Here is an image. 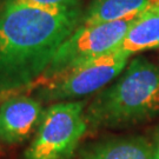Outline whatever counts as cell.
<instances>
[{
  "label": "cell",
  "mask_w": 159,
  "mask_h": 159,
  "mask_svg": "<svg viewBox=\"0 0 159 159\" xmlns=\"http://www.w3.org/2000/svg\"><path fill=\"white\" fill-rule=\"evenodd\" d=\"M83 8L0 6V96L34 85L59 46L81 24Z\"/></svg>",
  "instance_id": "cell-1"
},
{
  "label": "cell",
  "mask_w": 159,
  "mask_h": 159,
  "mask_svg": "<svg viewBox=\"0 0 159 159\" xmlns=\"http://www.w3.org/2000/svg\"><path fill=\"white\" fill-rule=\"evenodd\" d=\"M159 114V66L144 57L129 61L87 106L89 127H124Z\"/></svg>",
  "instance_id": "cell-2"
},
{
  "label": "cell",
  "mask_w": 159,
  "mask_h": 159,
  "mask_svg": "<svg viewBox=\"0 0 159 159\" xmlns=\"http://www.w3.org/2000/svg\"><path fill=\"white\" fill-rule=\"evenodd\" d=\"M84 100L51 104L44 111L24 159H68L89 129Z\"/></svg>",
  "instance_id": "cell-3"
},
{
  "label": "cell",
  "mask_w": 159,
  "mask_h": 159,
  "mask_svg": "<svg viewBox=\"0 0 159 159\" xmlns=\"http://www.w3.org/2000/svg\"><path fill=\"white\" fill-rule=\"evenodd\" d=\"M136 18L97 25H79L59 46L43 79L45 81L53 79L72 68L113 52Z\"/></svg>",
  "instance_id": "cell-4"
},
{
  "label": "cell",
  "mask_w": 159,
  "mask_h": 159,
  "mask_svg": "<svg viewBox=\"0 0 159 159\" xmlns=\"http://www.w3.org/2000/svg\"><path fill=\"white\" fill-rule=\"evenodd\" d=\"M129 64V57L113 51L47 80L35 92L40 102L75 100L102 90L119 75Z\"/></svg>",
  "instance_id": "cell-5"
},
{
  "label": "cell",
  "mask_w": 159,
  "mask_h": 159,
  "mask_svg": "<svg viewBox=\"0 0 159 159\" xmlns=\"http://www.w3.org/2000/svg\"><path fill=\"white\" fill-rule=\"evenodd\" d=\"M44 111L35 97L7 98L0 105V143L13 145L26 140L37 131Z\"/></svg>",
  "instance_id": "cell-6"
},
{
  "label": "cell",
  "mask_w": 159,
  "mask_h": 159,
  "mask_svg": "<svg viewBox=\"0 0 159 159\" xmlns=\"http://www.w3.org/2000/svg\"><path fill=\"white\" fill-rule=\"evenodd\" d=\"M159 48V2H154L133 20L114 51L130 58L138 52Z\"/></svg>",
  "instance_id": "cell-7"
},
{
  "label": "cell",
  "mask_w": 159,
  "mask_h": 159,
  "mask_svg": "<svg viewBox=\"0 0 159 159\" xmlns=\"http://www.w3.org/2000/svg\"><path fill=\"white\" fill-rule=\"evenodd\" d=\"M157 0H92L80 25L113 23L138 17Z\"/></svg>",
  "instance_id": "cell-8"
},
{
  "label": "cell",
  "mask_w": 159,
  "mask_h": 159,
  "mask_svg": "<svg viewBox=\"0 0 159 159\" xmlns=\"http://www.w3.org/2000/svg\"><path fill=\"white\" fill-rule=\"evenodd\" d=\"M84 159H153V144L145 137L113 138L97 143Z\"/></svg>",
  "instance_id": "cell-9"
},
{
  "label": "cell",
  "mask_w": 159,
  "mask_h": 159,
  "mask_svg": "<svg viewBox=\"0 0 159 159\" xmlns=\"http://www.w3.org/2000/svg\"><path fill=\"white\" fill-rule=\"evenodd\" d=\"M83 0H1V5H25L52 8V10H71L80 7Z\"/></svg>",
  "instance_id": "cell-10"
},
{
  "label": "cell",
  "mask_w": 159,
  "mask_h": 159,
  "mask_svg": "<svg viewBox=\"0 0 159 159\" xmlns=\"http://www.w3.org/2000/svg\"><path fill=\"white\" fill-rule=\"evenodd\" d=\"M153 159H159V132L153 144Z\"/></svg>",
  "instance_id": "cell-11"
},
{
  "label": "cell",
  "mask_w": 159,
  "mask_h": 159,
  "mask_svg": "<svg viewBox=\"0 0 159 159\" xmlns=\"http://www.w3.org/2000/svg\"><path fill=\"white\" fill-rule=\"evenodd\" d=\"M157 1H159V0H157Z\"/></svg>",
  "instance_id": "cell-12"
},
{
  "label": "cell",
  "mask_w": 159,
  "mask_h": 159,
  "mask_svg": "<svg viewBox=\"0 0 159 159\" xmlns=\"http://www.w3.org/2000/svg\"><path fill=\"white\" fill-rule=\"evenodd\" d=\"M81 159H84V158H81Z\"/></svg>",
  "instance_id": "cell-13"
}]
</instances>
